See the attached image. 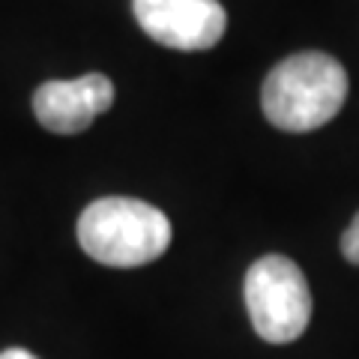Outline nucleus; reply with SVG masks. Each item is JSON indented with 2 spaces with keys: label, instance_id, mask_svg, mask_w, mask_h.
<instances>
[{
  "label": "nucleus",
  "instance_id": "1",
  "mask_svg": "<svg viewBox=\"0 0 359 359\" xmlns=\"http://www.w3.org/2000/svg\"><path fill=\"white\" fill-rule=\"evenodd\" d=\"M347 99L344 66L323 51H299L269 69L261 108L282 132H314L339 114Z\"/></svg>",
  "mask_w": 359,
  "mask_h": 359
},
{
  "label": "nucleus",
  "instance_id": "2",
  "mask_svg": "<svg viewBox=\"0 0 359 359\" xmlns=\"http://www.w3.org/2000/svg\"><path fill=\"white\" fill-rule=\"evenodd\" d=\"M78 243L105 266H144L171 245V222L138 198H99L78 216Z\"/></svg>",
  "mask_w": 359,
  "mask_h": 359
},
{
  "label": "nucleus",
  "instance_id": "3",
  "mask_svg": "<svg viewBox=\"0 0 359 359\" xmlns=\"http://www.w3.org/2000/svg\"><path fill=\"white\" fill-rule=\"evenodd\" d=\"M245 311L269 344H290L311 320V290L302 269L285 255H264L245 273Z\"/></svg>",
  "mask_w": 359,
  "mask_h": 359
},
{
  "label": "nucleus",
  "instance_id": "4",
  "mask_svg": "<svg viewBox=\"0 0 359 359\" xmlns=\"http://www.w3.org/2000/svg\"><path fill=\"white\" fill-rule=\"evenodd\" d=\"M132 13L153 42L177 51H207L228 27L219 0H132Z\"/></svg>",
  "mask_w": 359,
  "mask_h": 359
},
{
  "label": "nucleus",
  "instance_id": "5",
  "mask_svg": "<svg viewBox=\"0 0 359 359\" xmlns=\"http://www.w3.org/2000/svg\"><path fill=\"white\" fill-rule=\"evenodd\" d=\"M114 105V84L102 72H87L72 81H45L33 93V114L54 135L84 132Z\"/></svg>",
  "mask_w": 359,
  "mask_h": 359
},
{
  "label": "nucleus",
  "instance_id": "6",
  "mask_svg": "<svg viewBox=\"0 0 359 359\" xmlns=\"http://www.w3.org/2000/svg\"><path fill=\"white\" fill-rule=\"evenodd\" d=\"M341 255H344L351 264L359 266V212L353 216V222L347 224V231L341 233Z\"/></svg>",
  "mask_w": 359,
  "mask_h": 359
},
{
  "label": "nucleus",
  "instance_id": "7",
  "mask_svg": "<svg viewBox=\"0 0 359 359\" xmlns=\"http://www.w3.org/2000/svg\"><path fill=\"white\" fill-rule=\"evenodd\" d=\"M0 359H36V356L25 351V347H6V351L0 353Z\"/></svg>",
  "mask_w": 359,
  "mask_h": 359
}]
</instances>
